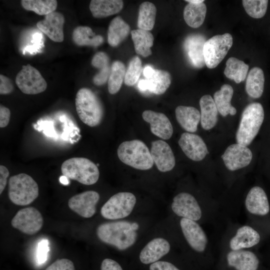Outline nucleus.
Wrapping results in <instances>:
<instances>
[{
	"label": "nucleus",
	"mask_w": 270,
	"mask_h": 270,
	"mask_svg": "<svg viewBox=\"0 0 270 270\" xmlns=\"http://www.w3.org/2000/svg\"><path fill=\"white\" fill-rule=\"evenodd\" d=\"M138 227L136 223L126 220H117L100 224L96 235L102 242L120 250H126L136 242Z\"/></svg>",
	"instance_id": "1"
},
{
	"label": "nucleus",
	"mask_w": 270,
	"mask_h": 270,
	"mask_svg": "<svg viewBox=\"0 0 270 270\" xmlns=\"http://www.w3.org/2000/svg\"><path fill=\"white\" fill-rule=\"evenodd\" d=\"M264 120V110L258 102L248 105L242 112L236 135L237 143L248 146L258 134Z\"/></svg>",
	"instance_id": "2"
},
{
	"label": "nucleus",
	"mask_w": 270,
	"mask_h": 270,
	"mask_svg": "<svg viewBox=\"0 0 270 270\" xmlns=\"http://www.w3.org/2000/svg\"><path fill=\"white\" fill-rule=\"evenodd\" d=\"M76 111L80 120L88 126L94 127L102 120L104 110L97 96L90 89H80L75 98Z\"/></svg>",
	"instance_id": "3"
},
{
	"label": "nucleus",
	"mask_w": 270,
	"mask_h": 270,
	"mask_svg": "<svg viewBox=\"0 0 270 270\" xmlns=\"http://www.w3.org/2000/svg\"><path fill=\"white\" fill-rule=\"evenodd\" d=\"M117 154L122 162L138 170H149L154 163L148 146L139 140L122 142L118 147Z\"/></svg>",
	"instance_id": "4"
},
{
	"label": "nucleus",
	"mask_w": 270,
	"mask_h": 270,
	"mask_svg": "<svg viewBox=\"0 0 270 270\" xmlns=\"http://www.w3.org/2000/svg\"><path fill=\"white\" fill-rule=\"evenodd\" d=\"M63 176L76 180L85 185H92L97 182L100 176L98 166L84 158H72L65 160L62 164Z\"/></svg>",
	"instance_id": "5"
},
{
	"label": "nucleus",
	"mask_w": 270,
	"mask_h": 270,
	"mask_svg": "<svg viewBox=\"0 0 270 270\" xmlns=\"http://www.w3.org/2000/svg\"><path fill=\"white\" fill-rule=\"evenodd\" d=\"M8 197L18 206H26L38 196V186L29 175L22 173L11 176L8 182Z\"/></svg>",
	"instance_id": "6"
},
{
	"label": "nucleus",
	"mask_w": 270,
	"mask_h": 270,
	"mask_svg": "<svg viewBox=\"0 0 270 270\" xmlns=\"http://www.w3.org/2000/svg\"><path fill=\"white\" fill-rule=\"evenodd\" d=\"M136 202V196L130 192H120L112 196L100 209L102 216L107 220H116L128 216Z\"/></svg>",
	"instance_id": "7"
},
{
	"label": "nucleus",
	"mask_w": 270,
	"mask_h": 270,
	"mask_svg": "<svg viewBox=\"0 0 270 270\" xmlns=\"http://www.w3.org/2000/svg\"><path fill=\"white\" fill-rule=\"evenodd\" d=\"M232 45V37L229 33L216 35L205 42L204 56L209 68L216 67L226 55Z\"/></svg>",
	"instance_id": "8"
},
{
	"label": "nucleus",
	"mask_w": 270,
	"mask_h": 270,
	"mask_svg": "<svg viewBox=\"0 0 270 270\" xmlns=\"http://www.w3.org/2000/svg\"><path fill=\"white\" fill-rule=\"evenodd\" d=\"M20 90L27 94H36L44 92L47 84L40 72L30 64L22 66L16 78Z\"/></svg>",
	"instance_id": "9"
},
{
	"label": "nucleus",
	"mask_w": 270,
	"mask_h": 270,
	"mask_svg": "<svg viewBox=\"0 0 270 270\" xmlns=\"http://www.w3.org/2000/svg\"><path fill=\"white\" fill-rule=\"evenodd\" d=\"M44 220L41 213L34 207L18 210L11 220L12 226L22 232L32 235L42 228Z\"/></svg>",
	"instance_id": "10"
},
{
	"label": "nucleus",
	"mask_w": 270,
	"mask_h": 270,
	"mask_svg": "<svg viewBox=\"0 0 270 270\" xmlns=\"http://www.w3.org/2000/svg\"><path fill=\"white\" fill-rule=\"evenodd\" d=\"M171 208L173 212L182 218L196 222L202 216V211L196 200L188 192H180L176 196Z\"/></svg>",
	"instance_id": "11"
},
{
	"label": "nucleus",
	"mask_w": 270,
	"mask_h": 270,
	"mask_svg": "<svg viewBox=\"0 0 270 270\" xmlns=\"http://www.w3.org/2000/svg\"><path fill=\"white\" fill-rule=\"evenodd\" d=\"M100 196L94 190H88L71 197L68 201L70 208L84 218L92 217L96 212V205Z\"/></svg>",
	"instance_id": "12"
},
{
	"label": "nucleus",
	"mask_w": 270,
	"mask_h": 270,
	"mask_svg": "<svg viewBox=\"0 0 270 270\" xmlns=\"http://www.w3.org/2000/svg\"><path fill=\"white\" fill-rule=\"evenodd\" d=\"M252 158L250 149L238 143L228 146L222 156L226 168L232 171L246 166L251 162Z\"/></svg>",
	"instance_id": "13"
},
{
	"label": "nucleus",
	"mask_w": 270,
	"mask_h": 270,
	"mask_svg": "<svg viewBox=\"0 0 270 270\" xmlns=\"http://www.w3.org/2000/svg\"><path fill=\"white\" fill-rule=\"evenodd\" d=\"M180 226L189 246L197 252H204L208 244V238L202 227L196 221L182 218Z\"/></svg>",
	"instance_id": "14"
},
{
	"label": "nucleus",
	"mask_w": 270,
	"mask_h": 270,
	"mask_svg": "<svg viewBox=\"0 0 270 270\" xmlns=\"http://www.w3.org/2000/svg\"><path fill=\"white\" fill-rule=\"evenodd\" d=\"M178 142L186 156L194 161L202 160L208 153L206 144L197 134L184 132L182 134Z\"/></svg>",
	"instance_id": "15"
},
{
	"label": "nucleus",
	"mask_w": 270,
	"mask_h": 270,
	"mask_svg": "<svg viewBox=\"0 0 270 270\" xmlns=\"http://www.w3.org/2000/svg\"><path fill=\"white\" fill-rule=\"evenodd\" d=\"M150 154L158 169L161 172H169L176 164L175 158L169 144L162 140L152 142Z\"/></svg>",
	"instance_id": "16"
},
{
	"label": "nucleus",
	"mask_w": 270,
	"mask_h": 270,
	"mask_svg": "<svg viewBox=\"0 0 270 270\" xmlns=\"http://www.w3.org/2000/svg\"><path fill=\"white\" fill-rule=\"evenodd\" d=\"M65 22L64 15L54 12L36 23L38 28L54 42H62L64 40L63 26Z\"/></svg>",
	"instance_id": "17"
},
{
	"label": "nucleus",
	"mask_w": 270,
	"mask_h": 270,
	"mask_svg": "<svg viewBox=\"0 0 270 270\" xmlns=\"http://www.w3.org/2000/svg\"><path fill=\"white\" fill-rule=\"evenodd\" d=\"M206 38L200 34H194L185 39L183 48L186 56L194 67L200 68L206 65L204 56V46Z\"/></svg>",
	"instance_id": "18"
},
{
	"label": "nucleus",
	"mask_w": 270,
	"mask_h": 270,
	"mask_svg": "<svg viewBox=\"0 0 270 270\" xmlns=\"http://www.w3.org/2000/svg\"><path fill=\"white\" fill-rule=\"evenodd\" d=\"M144 121L150 124L152 132L164 140L170 139L173 134V128L168 118L164 114L151 110L142 114Z\"/></svg>",
	"instance_id": "19"
},
{
	"label": "nucleus",
	"mask_w": 270,
	"mask_h": 270,
	"mask_svg": "<svg viewBox=\"0 0 270 270\" xmlns=\"http://www.w3.org/2000/svg\"><path fill=\"white\" fill-rule=\"evenodd\" d=\"M170 250V245L166 239L156 238L148 242L142 250L140 260L144 264H152L168 254Z\"/></svg>",
	"instance_id": "20"
},
{
	"label": "nucleus",
	"mask_w": 270,
	"mask_h": 270,
	"mask_svg": "<svg viewBox=\"0 0 270 270\" xmlns=\"http://www.w3.org/2000/svg\"><path fill=\"white\" fill-rule=\"evenodd\" d=\"M245 206L248 212L253 214L264 216L270 211L267 196L264 190L258 186L252 188L248 192Z\"/></svg>",
	"instance_id": "21"
},
{
	"label": "nucleus",
	"mask_w": 270,
	"mask_h": 270,
	"mask_svg": "<svg viewBox=\"0 0 270 270\" xmlns=\"http://www.w3.org/2000/svg\"><path fill=\"white\" fill-rule=\"evenodd\" d=\"M228 264L236 270H257L259 260L252 252L243 250H232L227 254Z\"/></svg>",
	"instance_id": "22"
},
{
	"label": "nucleus",
	"mask_w": 270,
	"mask_h": 270,
	"mask_svg": "<svg viewBox=\"0 0 270 270\" xmlns=\"http://www.w3.org/2000/svg\"><path fill=\"white\" fill-rule=\"evenodd\" d=\"M260 241L259 234L251 226H244L237 230L229 245L232 250H237L254 246Z\"/></svg>",
	"instance_id": "23"
},
{
	"label": "nucleus",
	"mask_w": 270,
	"mask_h": 270,
	"mask_svg": "<svg viewBox=\"0 0 270 270\" xmlns=\"http://www.w3.org/2000/svg\"><path fill=\"white\" fill-rule=\"evenodd\" d=\"M176 120L180 126L190 132L196 131L200 121V113L193 106H179L175 110Z\"/></svg>",
	"instance_id": "24"
},
{
	"label": "nucleus",
	"mask_w": 270,
	"mask_h": 270,
	"mask_svg": "<svg viewBox=\"0 0 270 270\" xmlns=\"http://www.w3.org/2000/svg\"><path fill=\"white\" fill-rule=\"evenodd\" d=\"M200 124L205 130L213 128L218 122V110L214 98L209 94L203 96L200 100Z\"/></svg>",
	"instance_id": "25"
},
{
	"label": "nucleus",
	"mask_w": 270,
	"mask_h": 270,
	"mask_svg": "<svg viewBox=\"0 0 270 270\" xmlns=\"http://www.w3.org/2000/svg\"><path fill=\"white\" fill-rule=\"evenodd\" d=\"M123 6L121 0H92L89 7L94 17L103 18L119 12Z\"/></svg>",
	"instance_id": "26"
},
{
	"label": "nucleus",
	"mask_w": 270,
	"mask_h": 270,
	"mask_svg": "<svg viewBox=\"0 0 270 270\" xmlns=\"http://www.w3.org/2000/svg\"><path fill=\"white\" fill-rule=\"evenodd\" d=\"M233 94V88L228 84L222 85L220 90L214 94V102L218 112L223 116L228 114L234 116L236 113V108L230 103Z\"/></svg>",
	"instance_id": "27"
},
{
	"label": "nucleus",
	"mask_w": 270,
	"mask_h": 270,
	"mask_svg": "<svg viewBox=\"0 0 270 270\" xmlns=\"http://www.w3.org/2000/svg\"><path fill=\"white\" fill-rule=\"evenodd\" d=\"M130 26L119 16H116L110 22L108 31V42L112 46L119 45L128 35Z\"/></svg>",
	"instance_id": "28"
},
{
	"label": "nucleus",
	"mask_w": 270,
	"mask_h": 270,
	"mask_svg": "<svg viewBox=\"0 0 270 270\" xmlns=\"http://www.w3.org/2000/svg\"><path fill=\"white\" fill-rule=\"evenodd\" d=\"M131 35L136 53L144 58L150 56L152 53L150 48L154 40L152 34L138 28L132 30Z\"/></svg>",
	"instance_id": "29"
},
{
	"label": "nucleus",
	"mask_w": 270,
	"mask_h": 270,
	"mask_svg": "<svg viewBox=\"0 0 270 270\" xmlns=\"http://www.w3.org/2000/svg\"><path fill=\"white\" fill-rule=\"evenodd\" d=\"M264 76L262 70L258 67H254L246 77V90L252 98H260L264 92Z\"/></svg>",
	"instance_id": "30"
},
{
	"label": "nucleus",
	"mask_w": 270,
	"mask_h": 270,
	"mask_svg": "<svg viewBox=\"0 0 270 270\" xmlns=\"http://www.w3.org/2000/svg\"><path fill=\"white\" fill-rule=\"evenodd\" d=\"M72 38L74 43L79 46L97 47L104 42L102 36L96 35L92 28L87 26L76 27L73 31Z\"/></svg>",
	"instance_id": "31"
},
{
	"label": "nucleus",
	"mask_w": 270,
	"mask_h": 270,
	"mask_svg": "<svg viewBox=\"0 0 270 270\" xmlns=\"http://www.w3.org/2000/svg\"><path fill=\"white\" fill-rule=\"evenodd\" d=\"M92 65L100 70L99 72L93 78V82L96 86H102L108 81L110 72L111 66L110 58L104 52H99L93 56Z\"/></svg>",
	"instance_id": "32"
},
{
	"label": "nucleus",
	"mask_w": 270,
	"mask_h": 270,
	"mask_svg": "<svg viewBox=\"0 0 270 270\" xmlns=\"http://www.w3.org/2000/svg\"><path fill=\"white\" fill-rule=\"evenodd\" d=\"M206 12L204 2L188 3L184 10V18L186 24L193 28L200 27L204 22Z\"/></svg>",
	"instance_id": "33"
},
{
	"label": "nucleus",
	"mask_w": 270,
	"mask_h": 270,
	"mask_svg": "<svg viewBox=\"0 0 270 270\" xmlns=\"http://www.w3.org/2000/svg\"><path fill=\"white\" fill-rule=\"evenodd\" d=\"M148 84V90L156 95L163 94L171 84V76L166 70H155L152 74L146 78Z\"/></svg>",
	"instance_id": "34"
},
{
	"label": "nucleus",
	"mask_w": 270,
	"mask_h": 270,
	"mask_svg": "<svg viewBox=\"0 0 270 270\" xmlns=\"http://www.w3.org/2000/svg\"><path fill=\"white\" fill-rule=\"evenodd\" d=\"M248 66L243 61L234 57L230 58L226 62L224 74L226 78L239 84L245 80Z\"/></svg>",
	"instance_id": "35"
},
{
	"label": "nucleus",
	"mask_w": 270,
	"mask_h": 270,
	"mask_svg": "<svg viewBox=\"0 0 270 270\" xmlns=\"http://www.w3.org/2000/svg\"><path fill=\"white\" fill-rule=\"evenodd\" d=\"M156 8L152 2H144L139 7L138 26L139 29L149 31L153 28L156 20Z\"/></svg>",
	"instance_id": "36"
},
{
	"label": "nucleus",
	"mask_w": 270,
	"mask_h": 270,
	"mask_svg": "<svg viewBox=\"0 0 270 270\" xmlns=\"http://www.w3.org/2000/svg\"><path fill=\"white\" fill-rule=\"evenodd\" d=\"M126 72V66L122 62L116 60L112 62L108 81L110 94H114L120 90L124 79Z\"/></svg>",
	"instance_id": "37"
},
{
	"label": "nucleus",
	"mask_w": 270,
	"mask_h": 270,
	"mask_svg": "<svg viewBox=\"0 0 270 270\" xmlns=\"http://www.w3.org/2000/svg\"><path fill=\"white\" fill-rule=\"evenodd\" d=\"M24 8L32 11L38 15H47L54 12L58 6L56 0H22Z\"/></svg>",
	"instance_id": "38"
},
{
	"label": "nucleus",
	"mask_w": 270,
	"mask_h": 270,
	"mask_svg": "<svg viewBox=\"0 0 270 270\" xmlns=\"http://www.w3.org/2000/svg\"><path fill=\"white\" fill-rule=\"evenodd\" d=\"M142 72L141 60L138 56H134L130 60L126 70L124 84L128 86H134L138 81Z\"/></svg>",
	"instance_id": "39"
},
{
	"label": "nucleus",
	"mask_w": 270,
	"mask_h": 270,
	"mask_svg": "<svg viewBox=\"0 0 270 270\" xmlns=\"http://www.w3.org/2000/svg\"><path fill=\"white\" fill-rule=\"evenodd\" d=\"M243 6L246 12L251 17L260 18L263 17L266 12L267 0H243Z\"/></svg>",
	"instance_id": "40"
},
{
	"label": "nucleus",
	"mask_w": 270,
	"mask_h": 270,
	"mask_svg": "<svg viewBox=\"0 0 270 270\" xmlns=\"http://www.w3.org/2000/svg\"><path fill=\"white\" fill-rule=\"evenodd\" d=\"M46 270H76L72 262L67 258L58 259L48 266Z\"/></svg>",
	"instance_id": "41"
},
{
	"label": "nucleus",
	"mask_w": 270,
	"mask_h": 270,
	"mask_svg": "<svg viewBox=\"0 0 270 270\" xmlns=\"http://www.w3.org/2000/svg\"><path fill=\"white\" fill-rule=\"evenodd\" d=\"M48 250V241L46 240H41L38 244L36 256L38 262L39 264H43L46 262Z\"/></svg>",
	"instance_id": "42"
},
{
	"label": "nucleus",
	"mask_w": 270,
	"mask_h": 270,
	"mask_svg": "<svg viewBox=\"0 0 270 270\" xmlns=\"http://www.w3.org/2000/svg\"><path fill=\"white\" fill-rule=\"evenodd\" d=\"M14 86L12 80L7 76L1 74L0 75V94H8L12 92Z\"/></svg>",
	"instance_id": "43"
},
{
	"label": "nucleus",
	"mask_w": 270,
	"mask_h": 270,
	"mask_svg": "<svg viewBox=\"0 0 270 270\" xmlns=\"http://www.w3.org/2000/svg\"><path fill=\"white\" fill-rule=\"evenodd\" d=\"M150 270H180L172 264L158 260L152 264L150 266Z\"/></svg>",
	"instance_id": "44"
},
{
	"label": "nucleus",
	"mask_w": 270,
	"mask_h": 270,
	"mask_svg": "<svg viewBox=\"0 0 270 270\" xmlns=\"http://www.w3.org/2000/svg\"><path fill=\"white\" fill-rule=\"evenodd\" d=\"M10 117V110L6 107L0 105V127L4 128L9 123Z\"/></svg>",
	"instance_id": "45"
},
{
	"label": "nucleus",
	"mask_w": 270,
	"mask_h": 270,
	"mask_svg": "<svg viewBox=\"0 0 270 270\" xmlns=\"http://www.w3.org/2000/svg\"><path fill=\"white\" fill-rule=\"evenodd\" d=\"M100 270H122V268L116 261L110 258H106L102 262Z\"/></svg>",
	"instance_id": "46"
},
{
	"label": "nucleus",
	"mask_w": 270,
	"mask_h": 270,
	"mask_svg": "<svg viewBox=\"0 0 270 270\" xmlns=\"http://www.w3.org/2000/svg\"><path fill=\"white\" fill-rule=\"evenodd\" d=\"M9 176L8 169L4 166H0V194L3 192L6 184L7 178Z\"/></svg>",
	"instance_id": "47"
},
{
	"label": "nucleus",
	"mask_w": 270,
	"mask_h": 270,
	"mask_svg": "<svg viewBox=\"0 0 270 270\" xmlns=\"http://www.w3.org/2000/svg\"><path fill=\"white\" fill-rule=\"evenodd\" d=\"M154 70V69L150 66H146L142 70L144 76L146 78H149L152 74Z\"/></svg>",
	"instance_id": "48"
},
{
	"label": "nucleus",
	"mask_w": 270,
	"mask_h": 270,
	"mask_svg": "<svg viewBox=\"0 0 270 270\" xmlns=\"http://www.w3.org/2000/svg\"><path fill=\"white\" fill-rule=\"evenodd\" d=\"M138 88L142 92L148 90V84L146 79L140 80L138 83Z\"/></svg>",
	"instance_id": "49"
},
{
	"label": "nucleus",
	"mask_w": 270,
	"mask_h": 270,
	"mask_svg": "<svg viewBox=\"0 0 270 270\" xmlns=\"http://www.w3.org/2000/svg\"><path fill=\"white\" fill-rule=\"evenodd\" d=\"M66 176H63L60 177V182L64 184H68V181Z\"/></svg>",
	"instance_id": "50"
},
{
	"label": "nucleus",
	"mask_w": 270,
	"mask_h": 270,
	"mask_svg": "<svg viewBox=\"0 0 270 270\" xmlns=\"http://www.w3.org/2000/svg\"><path fill=\"white\" fill-rule=\"evenodd\" d=\"M185 1L188 3L192 4H199L204 2V0H186Z\"/></svg>",
	"instance_id": "51"
}]
</instances>
